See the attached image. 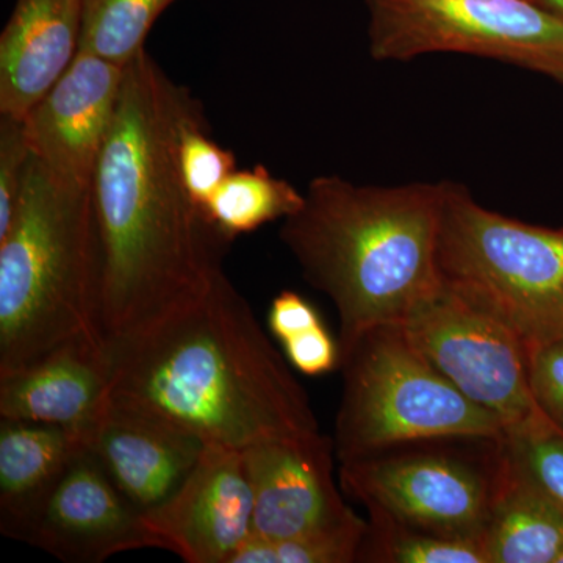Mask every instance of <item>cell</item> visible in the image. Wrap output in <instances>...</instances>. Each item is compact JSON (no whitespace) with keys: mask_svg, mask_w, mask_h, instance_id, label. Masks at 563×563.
<instances>
[{"mask_svg":"<svg viewBox=\"0 0 563 563\" xmlns=\"http://www.w3.org/2000/svg\"><path fill=\"white\" fill-rule=\"evenodd\" d=\"M206 114L144 49L125 66L117 117L91 180L107 343L201 298L229 242L185 188L180 133Z\"/></svg>","mask_w":563,"mask_h":563,"instance_id":"cell-1","label":"cell"},{"mask_svg":"<svg viewBox=\"0 0 563 563\" xmlns=\"http://www.w3.org/2000/svg\"><path fill=\"white\" fill-rule=\"evenodd\" d=\"M107 346L110 399L203 443L243 451L320 431L307 391L225 273L201 298Z\"/></svg>","mask_w":563,"mask_h":563,"instance_id":"cell-2","label":"cell"},{"mask_svg":"<svg viewBox=\"0 0 563 563\" xmlns=\"http://www.w3.org/2000/svg\"><path fill=\"white\" fill-rule=\"evenodd\" d=\"M303 196L280 240L335 306L340 351L369 329L402 324L439 290L444 180L374 187L320 176Z\"/></svg>","mask_w":563,"mask_h":563,"instance_id":"cell-3","label":"cell"},{"mask_svg":"<svg viewBox=\"0 0 563 563\" xmlns=\"http://www.w3.org/2000/svg\"><path fill=\"white\" fill-rule=\"evenodd\" d=\"M76 342L107 344L91 184L58 176L33 154L0 239V377Z\"/></svg>","mask_w":563,"mask_h":563,"instance_id":"cell-4","label":"cell"},{"mask_svg":"<svg viewBox=\"0 0 563 563\" xmlns=\"http://www.w3.org/2000/svg\"><path fill=\"white\" fill-rule=\"evenodd\" d=\"M437 265L444 287L506 322L529 350L563 336V229L485 209L444 180Z\"/></svg>","mask_w":563,"mask_h":563,"instance_id":"cell-5","label":"cell"},{"mask_svg":"<svg viewBox=\"0 0 563 563\" xmlns=\"http://www.w3.org/2000/svg\"><path fill=\"white\" fill-rule=\"evenodd\" d=\"M343 395L335 422L340 463L398 444L499 440L506 424L470 401L426 361L402 325L363 332L340 351Z\"/></svg>","mask_w":563,"mask_h":563,"instance_id":"cell-6","label":"cell"},{"mask_svg":"<svg viewBox=\"0 0 563 563\" xmlns=\"http://www.w3.org/2000/svg\"><path fill=\"white\" fill-rule=\"evenodd\" d=\"M499 440L398 444L342 462L340 483L365 509L380 510L398 523L483 543L501 479Z\"/></svg>","mask_w":563,"mask_h":563,"instance_id":"cell-7","label":"cell"},{"mask_svg":"<svg viewBox=\"0 0 563 563\" xmlns=\"http://www.w3.org/2000/svg\"><path fill=\"white\" fill-rule=\"evenodd\" d=\"M365 2L374 60L476 55L543 74L563 85V20L531 0Z\"/></svg>","mask_w":563,"mask_h":563,"instance_id":"cell-8","label":"cell"},{"mask_svg":"<svg viewBox=\"0 0 563 563\" xmlns=\"http://www.w3.org/2000/svg\"><path fill=\"white\" fill-rule=\"evenodd\" d=\"M399 325L437 372L506 431L542 415L529 385L531 350L506 322L442 284Z\"/></svg>","mask_w":563,"mask_h":563,"instance_id":"cell-9","label":"cell"},{"mask_svg":"<svg viewBox=\"0 0 563 563\" xmlns=\"http://www.w3.org/2000/svg\"><path fill=\"white\" fill-rule=\"evenodd\" d=\"M335 444L320 431L244 448L254 496L252 536L284 540L350 523L357 515L333 481Z\"/></svg>","mask_w":563,"mask_h":563,"instance_id":"cell-10","label":"cell"},{"mask_svg":"<svg viewBox=\"0 0 563 563\" xmlns=\"http://www.w3.org/2000/svg\"><path fill=\"white\" fill-rule=\"evenodd\" d=\"M254 496L243 451L206 443L187 479L144 514L163 550L188 563H231L252 536Z\"/></svg>","mask_w":563,"mask_h":563,"instance_id":"cell-11","label":"cell"},{"mask_svg":"<svg viewBox=\"0 0 563 563\" xmlns=\"http://www.w3.org/2000/svg\"><path fill=\"white\" fill-rule=\"evenodd\" d=\"M22 542L77 563L161 548L144 514L122 495L87 444L70 462Z\"/></svg>","mask_w":563,"mask_h":563,"instance_id":"cell-12","label":"cell"},{"mask_svg":"<svg viewBox=\"0 0 563 563\" xmlns=\"http://www.w3.org/2000/svg\"><path fill=\"white\" fill-rule=\"evenodd\" d=\"M124 73L125 66L79 49L24 118L35 157L65 179L91 184L117 117Z\"/></svg>","mask_w":563,"mask_h":563,"instance_id":"cell-13","label":"cell"},{"mask_svg":"<svg viewBox=\"0 0 563 563\" xmlns=\"http://www.w3.org/2000/svg\"><path fill=\"white\" fill-rule=\"evenodd\" d=\"M85 444L122 495L143 514L161 506L180 487L206 446L172 422L113 399Z\"/></svg>","mask_w":563,"mask_h":563,"instance_id":"cell-14","label":"cell"},{"mask_svg":"<svg viewBox=\"0 0 563 563\" xmlns=\"http://www.w3.org/2000/svg\"><path fill=\"white\" fill-rule=\"evenodd\" d=\"M109 346L66 344L0 377V417L60 426L87 439L110 399Z\"/></svg>","mask_w":563,"mask_h":563,"instance_id":"cell-15","label":"cell"},{"mask_svg":"<svg viewBox=\"0 0 563 563\" xmlns=\"http://www.w3.org/2000/svg\"><path fill=\"white\" fill-rule=\"evenodd\" d=\"M81 0H16L0 35V114L24 120L80 49Z\"/></svg>","mask_w":563,"mask_h":563,"instance_id":"cell-16","label":"cell"},{"mask_svg":"<svg viewBox=\"0 0 563 563\" xmlns=\"http://www.w3.org/2000/svg\"><path fill=\"white\" fill-rule=\"evenodd\" d=\"M85 446L84 437L43 422L0 421V531L24 540L41 507Z\"/></svg>","mask_w":563,"mask_h":563,"instance_id":"cell-17","label":"cell"},{"mask_svg":"<svg viewBox=\"0 0 563 563\" xmlns=\"http://www.w3.org/2000/svg\"><path fill=\"white\" fill-rule=\"evenodd\" d=\"M501 461V479L483 540L488 562H558L563 551V510L512 472L503 454Z\"/></svg>","mask_w":563,"mask_h":563,"instance_id":"cell-18","label":"cell"},{"mask_svg":"<svg viewBox=\"0 0 563 563\" xmlns=\"http://www.w3.org/2000/svg\"><path fill=\"white\" fill-rule=\"evenodd\" d=\"M306 196L265 166L233 172L206 206V214L229 240L257 231L262 225L287 220L302 209Z\"/></svg>","mask_w":563,"mask_h":563,"instance_id":"cell-19","label":"cell"},{"mask_svg":"<svg viewBox=\"0 0 563 563\" xmlns=\"http://www.w3.org/2000/svg\"><path fill=\"white\" fill-rule=\"evenodd\" d=\"M180 0H81L80 49L128 66L158 18Z\"/></svg>","mask_w":563,"mask_h":563,"instance_id":"cell-20","label":"cell"},{"mask_svg":"<svg viewBox=\"0 0 563 563\" xmlns=\"http://www.w3.org/2000/svg\"><path fill=\"white\" fill-rule=\"evenodd\" d=\"M368 510V529L357 562L490 563L484 544L417 531L377 509Z\"/></svg>","mask_w":563,"mask_h":563,"instance_id":"cell-21","label":"cell"},{"mask_svg":"<svg viewBox=\"0 0 563 563\" xmlns=\"http://www.w3.org/2000/svg\"><path fill=\"white\" fill-rule=\"evenodd\" d=\"M499 446L506 465L563 510V432L542 413L507 429Z\"/></svg>","mask_w":563,"mask_h":563,"instance_id":"cell-22","label":"cell"},{"mask_svg":"<svg viewBox=\"0 0 563 563\" xmlns=\"http://www.w3.org/2000/svg\"><path fill=\"white\" fill-rule=\"evenodd\" d=\"M368 521L361 517L350 523L284 540L251 536L231 563H354L357 562Z\"/></svg>","mask_w":563,"mask_h":563,"instance_id":"cell-23","label":"cell"},{"mask_svg":"<svg viewBox=\"0 0 563 563\" xmlns=\"http://www.w3.org/2000/svg\"><path fill=\"white\" fill-rule=\"evenodd\" d=\"M177 162L185 188L202 210L236 166L233 152L211 139L206 114L185 125L177 147Z\"/></svg>","mask_w":563,"mask_h":563,"instance_id":"cell-24","label":"cell"},{"mask_svg":"<svg viewBox=\"0 0 563 563\" xmlns=\"http://www.w3.org/2000/svg\"><path fill=\"white\" fill-rule=\"evenodd\" d=\"M32 157L24 120L0 114V239L13 224Z\"/></svg>","mask_w":563,"mask_h":563,"instance_id":"cell-25","label":"cell"},{"mask_svg":"<svg viewBox=\"0 0 563 563\" xmlns=\"http://www.w3.org/2000/svg\"><path fill=\"white\" fill-rule=\"evenodd\" d=\"M529 385L540 412L563 432V336L531 351Z\"/></svg>","mask_w":563,"mask_h":563,"instance_id":"cell-26","label":"cell"},{"mask_svg":"<svg viewBox=\"0 0 563 563\" xmlns=\"http://www.w3.org/2000/svg\"><path fill=\"white\" fill-rule=\"evenodd\" d=\"M282 344L292 368L307 376H320L340 366V346L322 322Z\"/></svg>","mask_w":563,"mask_h":563,"instance_id":"cell-27","label":"cell"},{"mask_svg":"<svg viewBox=\"0 0 563 563\" xmlns=\"http://www.w3.org/2000/svg\"><path fill=\"white\" fill-rule=\"evenodd\" d=\"M317 309L295 291H282L269 307V331L280 343L321 324Z\"/></svg>","mask_w":563,"mask_h":563,"instance_id":"cell-28","label":"cell"},{"mask_svg":"<svg viewBox=\"0 0 563 563\" xmlns=\"http://www.w3.org/2000/svg\"><path fill=\"white\" fill-rule=\"evenodd\" d=\"M531 2L563 20V0H531Z\"/></svg>","mask_w":563,"mask_h":563,"instance_id":"cell-29","label":"cell"},{"mask_svg":"<svg viewBox=\"0 0 563 563\" xmlns=\"http://www.w3.org/2000/svg\"><path fill=\"white\" fill-rule=\"evenodd\" d=\"M555 563H563V551H562L561 555H559L558 562H555Z\"/></svg>","mask_w":563,"mask_h":563,"instance_id":"cell-30","label":"cell"}]
</instances>
